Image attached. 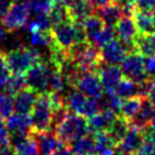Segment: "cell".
Instances as JSON below:
<instances>
[{
	"label": "cell",
	"instance_id": "d6a6232c",
	"mask_svg": "<svg viewBox=\"0 0 155 155\" xmlns=\"http://www.w3.org/2000/svg\"><path fill=\"white\" fill-rule=\"evenodd\" d=\"M28 4L30 11L35 12L36 15H42V13L47 15L54 4V0H29Z\"/></svg>",
	"mask_w": 155,
	"mask_h": 155
},
{
	"label": "cell",
	"instance_id": "ee69618b",
	"mask_svg": "<svg viewBox=\"0 0 155 155\" xmlns=\"http://www.w3.org/2000/svg\"><path fill=\"white\" fill-rule=\"evenodd\" d=\"M116 2H119L121 5V7L127 6V5H134V0H115Z\"/></svg>",
	"mask_w": 155,
	"mask_h": 155
},
{
	"label": "cell",
	"instance_id": "836d02e7",
	"mask_svg": "<svg viewBox=\"0 0 155 155\" xmlns=\"http://www.w3.org/2000/svg\"><path fill=\"white\" fill-rule=\"evenodd\" d=\"M11 76V73L6 65V61H5V56L4 52L0 51V90H5L7 81Z\"/></svg>",
	"mask_w": 155,
	"mask_h": 155
},
{
	"label": "cell",
	"instance_id": "4fadbf2b",
	"mask_svg": "<svg viewBox=\"0 0 155 155\" xmlns=\"http://www.w3.org/2000/svg\"><path fill=\"white\" fill-rule=\"evenodd\" d=\"M144 138L145 137H144L143 130L131 125L127 133L121 139V142L119 144H116V147L125 155H134L139 150V148L142 147V144L144 142Z\"/></svg>",
	"mask_w": 155,
	"mask_h": 155
},
{
	"label": "cell",
	"instance_id": "44dd1931",
	"mask_svg": "<svg viewBox=\"0 0 155 155\" xmlns=\"http://www.w3.org/2000/svg\"><path fill=\"white\" fill-rule=\"evenodd\" d=\"M136 28L139 34H154L155 33V22L154 16L149 11L134 10L132 13Z\"/></svg>",
	"mask_w": 155,
	"mask_h": 155
},
{
	"label": "cell",
	"instance_id": "8992f818",
	"mask_svg": "<svg viewBox=\"0 0 155 155\" xmlns=\"http://www.w3.org/2000/svg\"><path fill=\"white\" fill-rule=\"evenodd\" d=\"M30 15L28 1H13L6 13L1 17V23L6 31L12 33L27 24Z\"/></svg>",
	"mask_w": 155,
	"mask_h": 155
},
{
	"label": "cell",
	"instance_id": "277c9868",
	"mask_svg": "<svg viewBox=\"0 0 155 155\" xmlns=\"http://www.w3.org/2000/svg\"><path fill=\"white\" fill-rule=\"evenodd\" d=\"M64 105L68 111L81 115L86 119H90L101 110L98 99L85 96L74 86H71V88L68 91L64 99Z\"/></svg>",
	"mask_w": 155,
	"mask_h": 155
},
{
	"label": "cell",
	"instance_id": "7a4b0ae2",
	"mask_svg": "<svg viewBox=\"0 0 155 155\" xmlns=\"http://www.w3.org/2000/svg\"><path fill=\"white\" fill-rule=\"evenodd\" d=\"M88 132V121L86 117L70 111H68L54 127V133L64 144H70L75 139L86 136Z\"/></svg>",
	"mask_w": 155,
	"mask_h": 155
},
{
	"label": "cell",
	"instance_id": "7402d4cb",
	"mask_svg": "<svg viewBox=\"0 0 155 155\" xmlns=\"http://www.w3.org/2000/svg\"><path fill=\"white\" fill-rule=\"evenodd\" d=\"M94 139V155H114L116 143L113 140L107 131L93 133Z\"/></svg>",
	"mask_w": 155,
	"mask_h": 155
},
{
	"label": "cell",
	"instance_id": "d4e9b609",
	"mask_svg": "<svg viewBox=\"0 0 155 155\" xmlns=\"http://www.w3.org/2000/svg\"><path fill=\"white\" fill-rule=\"evenodd\" d=\"M84 25V30L87 38V41L91 42L101 30H103V28L105 27V24L103 23V21L97 16V15H91L88 18H86L82 23Z\"/></svg>",
	"mask_w": 155,
	"mask_h": 155
},
{
	"label": "cell",
	"instance_id": "ac0fdd59",
	"mask_svg": "<svg viewBox=\"0 0 155 155\" xmlns=\"http://www.w3.org/2000/svg\"><path fill=\"white\" fill-rule=\"evenodd\" d=\"M96 15L103 21V23L107 27L115 28L116 23L124 16V11H122L121 5L114 0V1L107 4L102 7H97L96 8Z\"/></svg>",
	"mask_w": 155,
	"mask_h": 155
},
{
	"label": "cell",
	"instance_id": "8d00e7d4",
	"mask_svg": "<svg viewBox=\"0 0 155 155\" xmlns=\"http://www.w3.org/2000/svg\"><path fill=\"white\" fill-rule=\"evenodd\" d=\"M10 132L5 125V121L2 117H0V148L10 145Z\"/></svg>",
	"mask_w": 155,
	"mask_h": 155
},
{
	"label": "cell",
	"instance_id": "74e56055",
	"mask_svg": "<svg viewBox=\"0 0 155 155\" xmlns=\"http://www.w3.org/2000/svg\"><path fill=\"white\" fill-rule=\"evenodd\" d=\"M136 10L151 12L155 8V0H134Z\"/></svg>",
	"mask_w": 155,
	"mask_h": 155
},
{
	"label": "cell",
	"instance_id": "5b68a950",
	"mask_svg": "<svg viewBox=\"0 0 155 155\" xmlns=\"http://www.w3.org/2000/svg\"><path fill=\"white\" fill-rule=\"evenodd\" d=\"M53 68L56 67L50 61L48 62L41 61L34 64L24 75L27 87L34 90L39 94L47 92L50 90V78Z\"/></svg>",
	"mask_w": 155,
	"mask_h": 155
},
{
	"label": "cell",
	"instance_id": "8fae6325",
	"mask_svg": "<svg viewBox=\"0 0 155 155\" xmlns=\"http://www.w3.org/2000/svg\"><path fill=\"white\" fill-rule=\"evenodd\" d=\"M8 144L15 155H39L34 136L24 133H10Z\"/></svg>",
	"mask_w": 155,
	"mask_h": 155
},
{
	"label": "cell",
	"instance_id": "1f68e13d",
	"mask_svg": "<svg viewBox=\"0 0 155 155\" xmlns=\"http://www.w3.org/2000/svg\"><path fill=\"white\" fill-rule=\"evenodd\" d=\"M13 98L8 93H0V117L7 119L13 114Z\"/></svg>",
	"mask_w": 155,
	"mask_h": 155
},
{
	"label": "cell",
	"instance_id": "bcb514c9",
	"mask_svg": "<svg viewBox=\"0 0 155 155\" xmlns=\"http://www.w3.org/2000/svg\"><path fill=\"white\" fill-rule=\"evenodd\" d=\"M54 1H58V2H63V4H67L69 0H54Z\"/></svg>",
	"mask_w": 155,
	"mask_h": 155
},
{
	"label": "cell",
	"instance_id": "7dc6e473",
	"mask_svg": "<svg viewBox=\"0 0 155 155\" xmlns=\"http://www.w3.org/2000/svg\"><path fill=\"white\" fill-rule=\"evenodd\" d=\"M153 11H154V12H153V16H154V22H155V8H154Z\"/></svg>",
	"mask_w": 155,
	"mask_h": 155
},
{
	"label": "cell",
	"instance_id": "e575fe53",
	"mask_svg": "<svg viewBox=\"0 0 155 155\" xmlns=\"http://www.w3.org/2000/svg\"><path fill=\"white\" fill-rule=\"evenodd\" d=\"M134 155H155V140L145 137L142 147Z\"/></svg>",
	"mask_w": 155,
	"mask_h": 155
},
{
	"label": "cell",
	"instance_id": "7c38bea8",
	"mask_svg": "<svg viewBox=\"0 0 155 155\" xmlns=\"http://www.w3.org/2000/svg\"><path fill=\"white\" fill-rule=\"evenodd\" d=\"M97 73L99 75L102 86L105 92H114L116 85L124 78L120 67L115 64H107L104 62L99 65V68L97 69Z\"/></svg>",
	"mask_w": 155,
	"mask_h": 155
},
{
	"label": "cell",
	"instance_id": "ffe728a7",
	"mask_svg": "<svg viewBox=\"0 0 155 155\" xmlns=\"http://www.w3.org/2000/svg\"><path fill=\"white\" fill-rule=\"evenodd\" d=\"M154 116H155V107L147 98H143L142 105H140L138 113L136 114V116L131 120V122L133 126L144 131L150 125Z\"/></svg>",
	"mask_w": 155,
	"mask_h": 155
},
{
	"label": "cell",
	"instance_id": "e0dca14e",
	"mask_svg": "<svg viewBox=\"0 0 155 155\" xmlns=\"http://www.w3.org/2000/svg\"><path fill=\"white\" fill-rule=\"evenodd\" d=\"M38 96H39V93L29 87H25L21 92L12 96L15 111L21 113V114H30V111L36 102Z\"/></svg>",
	"mask_w": 155,
	"mask_h": 155
},
{
	"label": "cell",
	"instance_id": "60d3db41",
	"mask_svg": "<svg viewBox=\"0 0 155 155\" xmlns=\"http://www.w3.org/2000/svg\"><path fill=\"white\" fill-rule=\"evenodd\" d=\"M10 1L8 0H0V18L6 13V11L10 7Z\"/></svg>",
	"mask_w": 155,
	"mask_h": 155
},
{
	"label": "cell",
	"instance_id": "f35d334b",
	"mask_svg": "<svg viewBox=\"0 0 155 155\" xmlns=\"http://www.w3.org/2000/svg\"><path fill=\"white\" fill-rule=\"evenodd\" d=\"M145 98L155 107V79H150L145 86Z\"/></svg>",
	"mask_w": 155,
	"mask_h": 155
},
{
	"label": "cell",
	"instance_id": "ba28073f",
	"mask_svg": "<svg viewBox=\"0 0 155 155\" xmlns=\"http://www.w3.org/2000/svg\"><path fill=\"white\" fill-rule=\"evenodd\" d=\"M74 87L85 96L94 99H99L104 92L99 75L94 70L80 73L74 82Z\"/></svg>",
	"mask_w": 155,
	"mask_h": 155
},
{
	"label": "cell",
	"instance_id": "6da1fadb",
	"mask_svg": "<svg viewBox=\"0 0 155 155\" xmlns=\"http://www.w3.org/2000/svg\"><path fill=\"white\" fill-rule=\"evenodd\" d=\"M6 65L11 74L25 75V73L36 63L42 61L41 53L35 47L19 46L4 52Z\"/></svg>",
	"mask_w": 155,
	"mask_h": 155
},
{
	"label": "cell",
	"instance_id": "603a6c76",
	"mask_svg": "<svg viewBox=\"0 0 155 155\" xmlns=\"http://www.w3.org/2000/svg\"><path fill=\"white\" fill-rule=\"evenodd\" d=\"M134 51L143 57L155 54V33L154 34H138L134 41Z\"/></svg>",
	"mask_w": 155,
	"mask_h": 155
},
{
	"label": "cell",
	"instance_id": "83f0119b",
	"mask_svg": "<svg viewBox=\"0 0 155 155\" xmlns=\"http://www.w3.org/2000/svg\"><path fill=\"white\" fill-rule=\"evenodd\" d=\"M47 15H48V17H50V19H51L52 25L59 24V23L65 22V21H70L69 15H68L67 4H63V2L54 1L52 8L50 10V12H48Z\"/></svg>",
	"mask_w": 155,
	"mask_h": 155
},
{
	"label": "cell",
	"instance_id": "f546056e",
	"mask_svg": "<svg viewBox=\"0 0 155 155\" xmlns=\"http://www.w3.org/2000/svg\"><path fill=\"white\" fill-rule=\"evenodd\" d=\"M27 87V82H25V76L24 75H16V74H11L7 85H6V91L10 96H15L16 93L21 92L22 90H24Z\"/></svg>",
	"mask_w": 155,
	"mask_h": 155
},
{
	"label": "cell",
	"instance_id": "484cf974",
	"mask_svg": "<svg viewBox=\"0 0 155 155\" xmlns=\"http://www.w3.org/2000/svg\"><path fill=\"white\" fill-rule=\"evenodd\" d=\"M142 101H143L142 97H132V98L124 99L120 107V111H119L121 114V117L126 119L127 121H131L138 113L142 105Z\"/></svg>",
	"mask_w": 155,
	"mask_h": 155
},
{
	"label": "cell",
	"instance_id": "9c48e42d",
	"mask_svg": "<svg viewBox=\"0 0 155 155\" xmlns=\"http://www.w3.org/2000/svg\"><path fill=\"white\" fill-rule=\"evenodd\" d=\"M138 34L139 33L136 28V24H134L132 16L124 15L115 25L116 38L121 42H124L126 46H128L132 51H134V41H136Z\"/></svg>",
	"mask_w": 155,
	"mask_h": 155
},
{
	"label": "cell",
	"instance_id": "ab89813d",
	"mask_svg": "<svg viewBox=\"0 0 155 155\" xmlns=\"http://www.w3.org/2000/svg\"><path fill=\"white\" fill-rule=\"evenodd\" d=\"M144 131H145V133H144V136H145V137L151 138V139H154V140H155V116H154V119L151 120L150 125H149Z\"/></svg>",
	"mask_w": 155,
	"mask_h": 155
},
{
	"label": "cell",
	"instance_id": "7bdbcfd3",
	"mask_svg": "<svg viewBox=\"0 0 155 155\" xmlns=\"http://www.w3.org/2000/svg\"><path fill=\"white\" fill-rule=\"evenodd\" d=\"M111 1H114V0H90V2L94 7H102V6H104V5H107V4L111 2Z\"/></svg>",
	"mask_w": 155,
	"mask_h": 155
},
{
	"label": "cell",
	"instance_id": "9a60e30c",
	"mask_svg": "<svg viewBox=\"0 0 155 155\" xmlns=\"http://www.w3.org/2000/svg\"><path fill=\"white\" fill-rule=\"evenodd\" d=\"M67 8L69 18L74 23H84L94 11V6L90 0H69L67 2Z\"/></svg>",
	"mask_w": 155,
	"mask_h": 155
},
{
	"label": "cell",
	"instance_id": "52a82bcc",
	"mask_svg": "<svg viewBox=\"0 0 155 155\" xmlns=\"http://www.w3.org/2000/svg\"><path fill=\"white\" fill-rule=\"evenodd\" d=\"M121 64L122 75L138 85L145 84L149 78L144 69V57L137 51H131L124 58Z\"/></svg>",
	"mask_w": 155,
	"mask_h": 155
},
{
	"label": "cell",
	"instance_id": "30bf717a",
	"mask_svg": "<svg viewBox=\"0 0 155 155\" xmlns=\"http://www.w3.org/2000/svg\"><path fill=\"white\" fill-rule=\"evenodd\" d=\"M132 50L128 46H126L124 42H121L119 39H113L101 48V56L104 63L117 65L124 61V58Z\"/></svg>",
	"mask_w": 155,
	"mask_h": 155
},
{
	"label": "cell",
	"instance_id": "b9f144b4",
	"mask_svg": "<svg viewBox=\"0 0 155 155\" xmlns=\"http://www.w3.org/2000/svg\"><path fill=\"white\" fill-rule=\"evenodd\" d=\"M52 155H73V153H71V150H70V148H68V147H62V148H59L54 154H52Z\"/></svg>",
	"mask_w": 155,
	"mask_h": 155
},
{
	"label": "cell",
	"instance_id": "3957f363",
	"mask_svg": "<svg viewBox=\"0 0 155 155\" xmlns=\"http://www.w3.org/2000/svg\"><path fill=\"white\" fill-rule=\"evenodd\" d=\"M53 114H54V108L51 102L50 93L48 92L40 93L30 111L33 132L35 133V132L48 131L53 121Z\"/></svg>",
	"mask_w": 155,
	"mask_h": 155
},
{
	"label": "cell",
	"instance_id": "5bb4252c",
	"mask_svg": "<svg viewBox=\"0 0 155 155\" xmlns=\"http://www.w3.org/2000/svg\"><path fill=\"white\" fill-rule=\"evenodd\" d=\"M35 142L38 147L39 155H52L59 148L64 145V143L57 137L54 132L44 131V132H35Z\"/></svg>",
	"mask_w": 155,
	"mask_h": 155
},
{
	"label": "cell",
	"instance_id": "d6986e66",
	"mask_svg": "<svg viewBox=\"0 0 155 155\" xmlns=\"http://www.w3.org/2000/svg\"><path fill=\"white\" fill-rule=\"evenodd\" d=\"M5 125L10 133H24L29 134L31 132V119L30 114H21V113H13L11 114L6 121Z\"/></svg>",
	"mask_w": 155,
	"mask_h": 155
},
{
	"label": "cell",
	"instance_id": "f6af8a7d",
	"mask_svg": "<svg viewBox=\"0 0 155 155\" xmlns=\"http://www.w3.org/2000/svg\"><path fill=\"white\" fill-rule=\"evenodd\" d=\"M5 34H6V30H5V28H4V25H2V23L0 21V45L2 44V41L5 39Z\"/></svg>",
	"mask_w": 155,
	"mask_h": 155
},
{
	"label": "cell",
	"instance_id": "d590c367",
	"mask_svg": "<svg viewBox=\"0 0 155 155\" xmlns=\"http://www.w3.org/2000/svg\"><path fill=\"white\" fill-rule=\"evenodd\" d=\"M144 69L149 79H155V54L144 58Z\"/></svg>",
	"mask_w": 155,
	"mask_h": 155
},
{
	"label": "cell",
	"instance_id": "4dcf8cb0",
	"mask_svg": "<svg viewBox=\"0 0 155 155\" xmlns=\"http://www.w3.org/2000/svg\"><path fill=\"white\" fill-rule=\"evenodd\" d=\"M115 28H113V27H104L103 28V30H101L99 33H98V35L90 42V44H92V45H94L96 47H98V48H102L103 46H105L109 41H111L113 39H115Z\"/></svg>",
	"mask_w": 155,
	"mask_h": 155
},
{
	"label": "cell",
	"instance_id": "c3c4849f",
	"mask_svg": "<svg viewBox=\"0 0 155 155\" xmlns=\"http://www.w3.org/2000/svg\"><path fill=\"white\" fill-rule=\"evenodd\" d=\"M12 1H18V0H12Z\"/></svg>",
	"mask_w": 155,
	"mask_h": 155
},
{
	"label": "cell",
	"instance_id": "4316f807",
	"mask_svg": "<svg viewBox=\"0 0 155 155\" xmlns=\"http://www.w3.org/2000/svg\"><path fill=\"white\" fill-rule=\"evenodd\" d=\"M130 126H131V125H130V122H128L126 119L117 116L116 120L113 122V125L110 126V128H109L107 132L110 134V137L113 138V140H114L116 144H119V143L121 142V139L125 137V134L127 133Z\"/></svg>",
	"mask_w": 155,
	"mask_h": 155
},
{
	"label": "cell",
	"instance_id": "2e32d148",
	"mask_svg": "<svg viewBox=\"0 0 155 155\" xmlns=\"http://www.w3.org/2000/svg\"><path fill=\"white\" fill-rule=\"evenodd\" d=\"M117 113L111 109H102L88 119V130L92 133L99 131H108L116 120Z\"/></svg>",
	"mask_w": 155,
	"mask_h": 155
},
{
	"label": "cell",
	"instance_id": "f1b7e54d",
	"mask_svg": "<svg viewBox=\"0 0 155 155\" xmlns=\"http://www.w3.org/2000/svg\"><path fill=\"white\" fill-rule=\"evenodd\" d=\"M52 27L53 25L51 23V19H50L48 15L42 13V15H38L36 18L28 24L27 29H28L29 33H33V31H46V30H51Z\"/></svg>",
	"mask_w": 155,
	"mask_h": 155
},
{
	"label": "cell",
	"instance_id": "cb8c5ba5",
	"mask_svg": "<svg viewBox=\"0 0 155 155\" xmlns=\"http://www.w3.org/2000/svg\"><path fill=\"white\" fill-rule=\"evenodd\" d=\"M73 155H94V139L90 136H84L70 143Z\"/></svg>",
	"mask_w": 155,
	"mask_h": 155
}]
</instances>
